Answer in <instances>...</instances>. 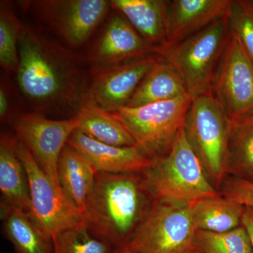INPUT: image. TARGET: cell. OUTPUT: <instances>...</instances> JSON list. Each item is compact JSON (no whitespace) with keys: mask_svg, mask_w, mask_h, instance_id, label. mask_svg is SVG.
Instances as JSON below:
<instances>
[{"mask_svg":"<svg viewBox=\"0 0 253 253\" xmlns=\"http://www.w3.org/2000/svg\"><path fill=\"white\" fill-rule=\"evenodd\" d=\"M16 83L30 112L76 117L87 102L91 72L71 49L23 23Z\"/></svg>","mask_w":253,"mask_h":253,"instance_id":"obj_1","label":"cell"},{"mask_svg":"<svg viewBox=\"0 0 253 253\" xmlns=\"http://www.w3.org/2000/svg\"><path fill=\"white\" fill-rule=\"evenodd\" d=\"M149 197L153 198L143 176L97 172L83 221L115 249L126 247L152 206Z\"/></svg>","mask_w":253,"mask_h":253,"instance_id":"obj_2","label":"cell"},{"mask_svg":"<svg viewBox=\"0 0 253 253\" xmlns=\"http://www.w3.org/2000/svg\"><path fill=\"white\" fill-rule=\"evenodd\" d=\"M142 174L154 200L193 205L205 198L219 196L188 142L184 126L178 132L169 152L154 161Z\"/></svg>","mask_w":253,"mask_h":253,"instance_id":"obj_3","label":"cell"},{"mask_svg":"<svg viewBox=\"0 0 253 253\" xmlns=\"http://www.w3.org/2000/svg\"><path fill=\"white\" fill-rule=\"evenodd\" d=\"M231 121L211 91L192 99L184 125L186 139L214 187L226 174Z\"/></svg>","mask_w":253,"mask_h":253,"instance_id":"obj_4","label":"cell"},{"mask_svg":"<svg viewBox=\"0 0 253 253\" xmlns=\"http://www.w3.org/2000/svg\"><path fill=\"white\" fill-rule=\"evenodd\" d=\"M191 102L187 94L139 107L126 106L112 115L129 131L141 153L154 162L172 149Z\"/></svg>","mask_w":253,"mask_h":253,"instance_id":"obj_5","label":"cell"},{"mask_svg":"<svg viewBox=\"0 0 253 253\" xmlns=\"http://www.w3.org/2000/svg\"><path fill=\"white\" fill-rule=\"evenodd\" d=\"M230 33L226 15L161 54L180 74L192 99L211 91Z\"/></svg>","mask_w":253,"mask_h":253,"instance_id":"obj_6","label":"cell"},{"mask_svg":"<svg viewBox=\"0 0 253 253\" xmlns=\"http://www.w3.org/2000/svg\"><path fill=\"white\" fill-rule=\"evenodd\" d=\"M197 231L192 205L154 200L127 246L135 253H188L196 249Z\"/></svg>","mask_w":253,"mask_h":253,"instance_id":"obj_7","label":"cell"},{"mask_svg":"<svg viewBox=\"0 0 253 253\" xmlns=\"http://www.w3.org/2000/svg\"><path fill=\"white\" fill-rule=\"evenodd\" d=\"M51 28L71 49L91 38L111 7L106 0H37L21 1Z\"/></svg>","mask_w":253,"mask_h":253,"instance_id":"obj_8","label":"cell"},{"mask_svg":"<svg viewBox=\"0 0 253 253\" xmlns=\"http://www.w3.org/2000/svg\"><path fill=\"white\" fill-rule=\"evenodd\" d=\"M10 125L51 182L61 190L58 174L59 158L70 136L79 126L77 118L51 119L26 111L20 113Z\"/></svg>","mask_w":253,"mask_h":253,"instance_id":"obj_9","label":"cell"},{"mask_svg":"<svg viewBox=\"0 0 253 253\" xmlns=\"http://www.w3.org/2000/svg\"><path fill=\"white\" fill-rule=\"evenodd\" d=\"M16 150L27 173L32 213L43 229L54 239L59 233L83 221L81 213L51 182L18 136Z\"/></svg>","mask_w":253,"mask_h":253,"instance_id":"obj_10","label":"cell"},{"mask_svg":"<svg viewBox=\"0 0 253 253\" xmlns=\"http://www.w3.org/2000/svg\"><path fill=\"white\" fill-rule=\"evenodd\" d=\"M211 91L231 121L253 110V61L231 32Z\"/></svg>","mask_w":253,"mask_h":253,"instance_id":"obj_11","label":"cell"},{"mask_svg":"<svg viewBox=\"0 0 253 253\" xmlns=\"http://www.w3.org/2000/svg\"><path fill=\"white\" fill-rule=\"evenodd\" d=\"M162 56L152 54L127 62L92 68L87 102L114 113L126 107L138 86Z\"/></svg>","mask_w":253,"mask_h":253,"instance_id":"obj_12","label":"cell"},{"mask_svg":"<svg viewBox=\"0 0 253 253\" xmlns=\"http://www.w3.org/2000/svg\"><path fill=\"white\" fill-rule=\"evenodd\" d=\"M152 54H158L157 50L141 38L124 16L116 11L88 52L86 61L92 68L108 67Z\"/></svg>","mask_w":253,"mask_h":253,"instance_id":"obj_13","label":"cell"},{"mask_svg":"<svg viewBox=\"0 0 253 253\" xmlns=\"http://www.w3.org/2000/svg\"><path fill=\"white\" fill-rule=\"evenodd\" d=\"M67 144L91 163L97 172L110 174H139L152 166L151 159L137 146L121 147L100 142L76 129Z\"/></svg>","mask_w":253,"mask_h":253,"instance_id":"obj_14","label":"cell"},{"mask_svg":"<svg viewBox=\"0 0 253 253\" xmlns=\"http://www.w3.org/2000/svg\"><path fill=\"white\" fill-rule=\"evenodd\" d=\"M231 1V0L170 1L167 43L161 54L226 16Z\"/></svg>","mask_w":253,"mask_h":253,"instance_id":"obj_15","label":"cell"},{"mask_svg":"<svg viewBox=\"0 0 253 253\" xmlns=\"http://www.w3.org/2000/svg\"><path fill=\"white\" fill-rule=\"evenodd\" d=\"M170 1L111 0V7L124 16L148 44L161 55L167 43Z\"/></svg>","mask_w":253,"mask_h":253,"instance_id":"obj_16","label":"cell"},{"mask_svg":"<svg viewBox=\"0 0 253 253\" xmlns=\"http://www.w3.org/2000/svg\"><path fill=\"white\" fill-rule=\"evenodd\" d=\"M16 135L1 131L0 136L1 204L13 209L32 213L27 173L16 152Z\"/></svg>","mask_w":253,"mask_h":253,"instance_id":"obj_17","label":"cell"},{"mask_svg":"<svg viewBox=\"0 0 253 253\" xmlns=\"http://www.w3.org/2000/svg\"><path fill=\"white\" fill-rule=\"evenodd\" d=\"M58 174L63 194L83 216L97 171L84 156L66 144L60 156Z\"/></svg>","mask_w":253,"mask_h":253,"instance_id":"obj_18","label":"cell"},{"mask_svg":"<svg viewBox=\"0 0 253 253\" xmlns=\"http://www.w3.org/2000/svg\"><path fill=\"white\" fill-rule=\"evenodd\" d=\"M1 217L4 235L17 253H53L51 236L32 213L13 209L1 204Z\"/></svg>","mask_w":253,"mask_h":253,"instance_id":"obj_19","label":"cell"},{"mask_svg":"<svg viewBox=\"0 0 253 253\" xmlns=\"http://www.w3.org/2000/svg\"><path fill=\"white\" fill-rule=\"evenodd\" d=\"M187 94V87L180 74L162 56L138 86L126 107H139Z\"/></svg>","mask_w":253,"mask_h":253,"instance_id":"obj_20","label":"cell"},{"mask_svg":"<svg viewBox=\"0 0 253 253\" xmlns=\"http://www.w3.org/2000/svg\"><path fill=\"white\" fill-rule=\"evenodd\" d=\"M226 172L253 180V110L231 121Z\"/></svg>","mask_w":253,"mask_h":253,"instance_id":"obj_21","label":"cell"},{"mask_svg":"<svg viewBox=\"0 0 253 253\" xmlns=\"http://www.w3.org/2000/svg\"><path fill=\"white\" fill-rule=\"evenodd\" d=\"M78 129L83 134L104 144L121 147L136 146L129 131L112 113L86 102L76 117Z\"/></svg>","mask_w":253,"mask_h":253,"instance_id":"obj_22","label":"cell"},{"mask_svg":"<svg viewBox=\"0 0 253 253\" xmlns=\"http://www.w3.org/2000/svg\"><path fill=\"white\" fill-rule=\"evenodd\" d=\"M244 206L217 196L205 198L192 205V216L198 230L224 233L241 225Z\"/></svg>","mask_w":253,"mask_h":253,"instance_id":"obj_23","label":"cell"},{"mask_svg":"<svg viewBox=\"0 0 253 253\" xmlns=\"http://www.w3.org/2000/svg\"><path fill=\"white\" fill-rule=\"evenodd\" d=\"M53 243V253H113L116 249L95 235L84 221L59 233Z\"/></svg>","mask_w":253,"mask_h":253,"instance_id":"obj_24","label":"cell"},{"mask_svg":"<svg viewBox=\"0 0 253 253\" xmlns=\"http://www.w3.org/2000/svg\"><path fill=\"white\" fill-rule=\"evenodd\" d=\"M23 23L14 14L9 4L1 1L0 9V65L7 74L17 72L18 42Z\"/></svg>","mask_w":253,"mask_h":253,"instance_id":"obj_25","label":"cell"},{"mask_svg":"<svg viewBox=\"0 0 253 253\" xmlns=\"http://www.w3.org/2000/svg\"><path fill=\"white\" fill-rule=\"evenodd\" d=\"M196 249L204 253H253L249 234L242 225L224 233L198 230Z\"/></svg>","mask_w":253,"mask_h":253,"instance_id":"obj_26","label":"cell"},{"mask_svg":"<svg viewBox=\"0 0 253 253\" xmlns=\"http://www.w3.org/2000/svg\"><path fill=\"white\" fill-rule=\"evenodd\" d=\"M226 16L230 31L253 61V0H231Z\"/></svg>","mask_w":253,"mask_h":253,"instance_id":"obj_27","label":"cell"},{"mask_svg":"<svg viewBox=\"0 0 253 253\" xmlns=\"http://www.w3.org/2000/svg\"><path fill=\"white\" fill-rule=\"evenodd\" d=\"M223 196L244 207L253 208V181L241 178H232L224 183Z\"/></svg>","mask_w":253,"mask_h":253,"instance_id":"obj_28","label":"cell"},{"mask_svg":"<svg viewBox=\"0 0 253 253\" xmlns=\"http://www.w3.org/2000/svg\"><path fill=\"white\" fill-rule=\"evenodd\" d=\"M4 79L1 78V86H0V120L3 123H9L20 111L15 106L14 93L11 89L9 83H6Z\"/></svg>","mask_w":253,"mask_h":253,"instance_id":"obj_29","label":"cell"},{"mask_svg":"<svg viewBox=\"0 0 253 253\" xmlns=\"http://www.w3.org/2000/svg\"><path fill=\"white\" fill-rule=\"evenodd\" d=\"M241 225L247 231L253 251V208L245 207L241 219Z\"/></svg>","mask_w":253,"mask_h":253,"instance_id":"obj_30","label":"cell"},{"mask_svg":"<svg viewBox=\"0 0 253 253\" xmlns=\"http://www.w3.org/2000/svg\"><path fill=\"white\" fill-rule=\"evenodd\" d=\"M113 253H135L133 252L130 249H129L128 246H126V247L120 248V249H115L114 252Z\"/></svg>","mask_w":253,"mask_h":253,"instance_id":"obj_31","label":"cell"},{"mask_svg":"<svg viewBox=\"0 0 253 253\" xmlns=\"http://www.w3.org/2000/svg\"><path fill=\"white\" fill-rule=\"evenodd\" d=\"M204 253L203 252H201V251H199V250L195 249L194 250H193V251H190L189 253Z\"/></svg>","mask_w":253,"mask_h":253,"instance_id":"obj_32","label":"cell"},{"mask_svg":"<svg viewBox=\"0 0 253 253\" xmlns=\"http://www.w3.org/2000/svg\"><path fill=\"white\" fill-rule=\"evenodd\" d=\"M251 181H253V180H251Z\"/></svg>","mask_w":253,"mask_h":253,"instance_id":"obj_33","label":"cell"}]
</instances>
